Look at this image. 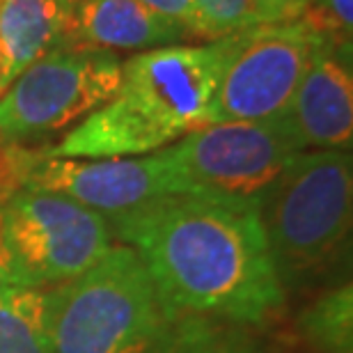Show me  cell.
<instances>
[{"instance_id":"6da1fadb","label":"cell","mask_w":353,"mask_h":353,"mask_svg":"<svg viewBox=\"0 0 353 353\" xmlns=\"http://www.w3.org/2000/svg\"><path fill=\"white\" fill-rule=\"evenodd\" d=\"M168 316L259 323L285 301L257 204L170 195L108 218Z\"/></svg>"},{"instance_id":"7a4b0ae2","label":"cell","mask_w":353,"mask_h":353,"mask_svg":"<svg viewBox=\"0 0 353 353\" xmlns=\"http://www.w3.org/2000/svg\"><path fill=\"white\" fill-rule=\"evenodd\" d=\"M234 37L161 46L124 60L110 101L44 154L55 159L145 157L200 129L207 124Z\"/></svg>"},{"instance_id":"3957f363","label":"cell","mask_w":353,"mask_h":353,"mask_svg":"<svg viewBox=\"0 0 353 353\" xmlns=\"http://www.w3.org/2000/svg\"><path fill=\"white\" fill-rule=\"evenodd\" d=\"M351 152H299L257 202L268 255L280 287L321 275L351 232Z\"/></svg>"},{"instance_id":"277c9868","label":"cell","mask_w":353,"mask_h":353,"mask_svg":"<svg viewBox=\"0 0 353 353\" xmlns=\"http://www.w3.org/2000/svg\"><path fill=\"white\" fill-rule=\"evenodd\" d=\"M165 319L143 262L124 243L51 289L53 353H152Z\"/></svg>"},{"instance_id":"5b68a950","label":"cell","mask_w":353,"mask_h":353,"mask_svg":"<svg viewBox=\"0 0 353 353\" xmlns=\"http://www.w3.org/2000/svg\"><path fill=\"white\" fill-rule=\"evenodd\" d=\"M112 248L108 218L48 190L17 188L0 202V285L53 289Z\"/></svg>"},{"instance_id":"8992f818","label":"cell","mask_w":353,"mask_h":353,"mask_svg":"<svg viewBox=\"0 0 353 353\" xmlns=\"http://www.w3.org/2000/svg\"><path fill=\"white\" fill-rule=\"evenodd\" d=\"M299 145L282 117L204 124L154 152L170 195L257 204Z\"/></svg>"},{"instance_id":"52a82bcc","label":"cell","mask_w":353,"mask_h":353,"mask_svg":"<svg viewBox=\"0 0 353 353\" xmlns=\"http://www.w3.org/2000/svg\"><path fill=\"white\" fill-rule=\"evenodd\" d=\"M117 53L58 46L0 94V147H19L83 122L119 88Z\"/></svg>"},{"instance_id":"ba28073f","label":"cell","mask_w":353,"mask_h":353,"mask_svg":"<svg viewBox=\"0 0 353 353\" xmlns=\"http://www.w3.org/2000/svg\"><path fill=\"white\" fill-rule=\"evenodd\" d=\"M323 44L301 19L239 32L211 99L207 124L282 117Z\"/></svg>"},{"instance_id":"9c48e42d","label":"cell","mask_w":353,"mask_h":353,"mask_svg":"<svg viewBox=\"0 0 353 353\" xmlns=\"http://www.w3.org/2000/svg\"><path fill=\"white\" fill-rule=\"evenodd\" d=\"M282 119L303 152H351L353 140V74L351 48L323 44L303 76Z\"/></svg>"},{"instance_id":"30bf717a","label":"cell","mask_w":353,"mask_h":353,"mask_svg":"<svg viewBox=\"0 0 353 353\" xmlns=\"http://www.w3.org/2000/svg\"><path fill=\"white\" fill-rule=\"evenodd\" d=\"M188 37L138 0H76L65 46L101 51H152Z\"/></svg>"},{"instance_id":"8fae6325","label":"cell","mask_w":353,"mask_h":353,"mask_svg":"<svg viewBox=\"0 0 353 353\" xmlns=\"http://www.w3.org/2000/svg\"><path fill=\"white\" fill-rule=\"evenodd\" d=\"M76 0H0V60L3 88L17 76L65 46Z\"/></svg>"},{"instance_id":"7c38bea8","label":"cell","mask_w":353,"mask_h":353,"mask_svg":"<svg viewBox=\"0 0 353 353\" xmlns=\"http://www.w3.org/2000/svg\"><path fill=\"white\" fill-rule=\"evenodd\" d=\"M0 353H53L51 289L0 285Z\"/></svg>"},{"instance_id":"4fadbf2b","label":"cell","mask_w":353,"mask_h":353,"mask_svg":"<svg viewBox=\"0 0 353 353\" xmlns=\"http://www.w3.org/2000/svg\"><path fill=\"white\" fill-rule=\"evenodd\" d=\"M301 330L321 353H353L351 282L314 301L301 316Z\"/></svg>"},{"instance_id":"5bb4252c","label":"cell","mask_w":353,"mask_h":353,"mask_svg":"<svg viewBox=\"0 0 353 353\" xmlns=\"http://www.w3.org/2000/svg\"><path fill=\"white\" fill-rule=\"evenodd\" d=\"M152 353H257L243 337L202 316H168Z\"/></svg>"},{"instance_id":"9a60e30c","label":"cell","mask_w":353,"mask_h":353,"mask_svg":"<svg viewBox=\"0 0 353 353\" xmlns=\"http://www.w3.org/2000/svg\"><path fill=\"white\" fill-rule=\"evenodd\" d=\"M197 34L211 41L268 23L257 0H195Z\"/></svg>"},{"instance_id":"2e32d148","label":"cell","mask_w":353,"mask_h":353,"mask_svg":"<svg viewBox=\"0 0 353 353\" xmlns=\"http://www.w3.org/2000/svg\"><path fill=\"white\" fill-rule=\"evenodd\" d=\"M301 21L328 44L351 48L353 0H307Z\"/></svg>"},{"instance_id":"e0dca14e","label":"cell","mask_w":353,"mask_h":353,"mask_svg":"<svg viewBox=\"0 0 353 353\" xmlns=\"http://www.w3.org/2000/svg\"><path fill=\"white\" fill-rule=\"evenodd\" d=\"M147 10L159 14L161 19L181 26L188 34H197V14L195 0H138Z\"/></svg>"},{"instance_id":"ac0fdd59","label":"cell","mask_w":353,"mask_h":353,"mask_svg":"<svg viewBox=\"0 0 353 353\" xmlns=\"http://www.w3.org/2000/svg\"><path fill=\"white\" fill-rule=\"evenodd\" d=\"M257 5L262 7L268 23H285L303 17L307 0H257Z\"/></svg>"},{"instance_id":"d6986e66","label":"cell","mask_w":353,"mask_h":353,"mask_svg":"<svg viewBox=\"0 0 353 353\" xmlns=\"http://www.w3.org/2000/svg\"><path fill=\"white\" fill-rule=\"evenodd\" d=\"M5 92V88H3V60H0V94Z\"/></svg>"}]
</instances>
